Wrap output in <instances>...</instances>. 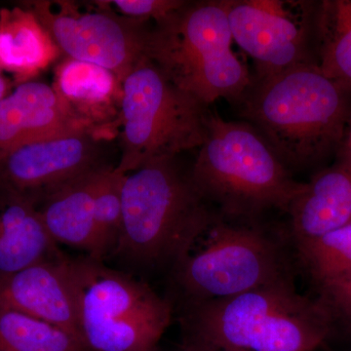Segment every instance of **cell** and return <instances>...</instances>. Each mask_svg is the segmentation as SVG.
Masks as SVG:
<instances>
[{"label":"cell","instance_id":"obj_1","mask_svg":"<svg viewBox=\"0 0 351 351\" xmlns=\"http://www.w3.org/2000/svg\"><path fill=\"white\" fill-rule=\"evenodd\" d=\"M346 93L315 63L252 80L237 101L289 170L304 169L341 147L350 115Z\"/></svg>","mask_w":351,"mask_h":351},{"label":"cell","instance_id":"obj_21","mask_svg":"<svg viewBox=\"0 0 351 351\" xmlns=\"http://www.w3.org/2000/svg\"><path fill=\"white\" fill-rule=\"evenodd\" d=\"M295 248L307 272L321 287L351 271V223Z\"/></svg>","mask_w":351,"mask_h":351},{"label":"cell","instance_id":"obj_22","mask_svg":"<svg viewBox=\"0 0 351 351\" xmlns=\"http://www.w3.org/2000/svg\"><path fill=\"white\" fill-rule=\"evenodd\" d=\"M126 175L114 168L106 170L95 199V254L101 261L114 250L122 223V188ZM92 258V257H91Z\"/></svg>","mask_w":351,"mask_h":351},{"label":"cell","instance_id":"obj_20","mask_svg":"<svg viewBox=\"0 0 351 351\" xmlns=\"http://www.w3.org/2000/svg\"><path fill=\"white\" fill-rule=\"evenodd\" d=\"M61 328L0 304V351H89Z\"/></svg>","mask_w":351,"mask_h":351},{"label":"cell","instance_id":"obj_15","mask_svg":"<svg viewBox=\"0 0 351 351\" xmlns=\"http://www.w3.org/2000/svg\"><path fill=\"white\" fill-rule=\"evenodd\" d=\"M31 196L0 191V277L62 257Z\"/></svg>","mask_w":351,"mask_h":351},{"label":"cell","instance_id":"obj_17","mask_svg":"<svg viewBox=\"0 0 351 351\" xmlns=\"http://www.w3.org/2000/svg\"><path fill=\"white\" fill-rule=\"evenodd\" d=\"M57 46L27 7L0 10V69L15 76L18 85L32 78L57 57Z\"/></svg>","mask_w":351,"mask_h":351},{"label":"cell","instance_id":"obj_19","mask_svg":"<svg viewBox=\"0 0 351 351\" xmlns=\"http://www.w3.org/2000/svg\"><path fill=\"white\" fill-rule=\"evenodd\" d=\"M316 64L328 78L351 91V0L318 4Z\"/></svg>","mask_w":351,"mask_h":351},{"label":"cell","instance_id":"obj_23","mask_svg":"<svg viewBox=\"0 0 351 351\" xmlns=\"http://www.w3.org/2000/svg\"><path fill=\"white\" fill-rule=\"evenodd\" d=\"M184 0H113L108 1L113 5L122 16L134 19L154 20L162 19L171 12L179 8Z\"/></svg>","mask_w":351,"mask_h":351},{"label":"cell","instance_id":"obj_6","mask_svg":"<svg viewBox=\"0 0 351 351\" xmlns=\"http://www.w3.org/2000/svg\"><path fill=\"white\" fill-rule=\"evenodd\" d=\"M121 156L115 170L128 175L152 161L199 149L210 110L143 60L121 83Z\"/></svg>","mask_w":351,"mask_h":351},{"label":"cell","instance_id":"obj_10","mask_svg":"<svg viewBox=\"0 0 351 351\" xmlns=\"http://www.w3.org/2000/svg\"><path fill=\"white\" fill-rule=\"evenodd\" d=\"M233 43L255 64L254 80L315 63L318 4L292 0H226Z\"/></svg>","mask_w":351,"mask_h":351},{"label":"cell","instance_id":"obj_24","mask_svg":"<svg viewBox=\"0 0 351 351\" xmlns=\"http://www.w3.org/2000/svg\"><path fill=\"white\" fill-rule=\"evenodd\" d=\"M321 301L326 304L332 318L341 316L351 325V271L321 286Z\"/></svg>","mask_w":351,"mask_h":351},{"label":"cell","instance_id":"obj_4","mask_svg":"<svg viewBox=\"0 0 351 351\" xmlns=\"http://www.w3.org/2000/svg\"><path fill=\"white\" fill-rule=\"evenodd\" d=\"M214 221L176 158L152 161L124 180L121 228L113 251L145 267H175Z\"/></svg>","mask_w":351,"mask_h":351},{"label":"cell","instance_id":"obj_8","mask_svg":"<svg viewBox=\"0 0 351 351\" xmlns=\"http://www.w3.org/2000/svg\"><path fill=\"white\" fill-rule=\"evenodd\" d=\"M202 246L176 265L189 302L225 299L276 284L291 282L281 245L252 223L215 219Z\"/></svg>","mask_w":351,"mask_h":351},{"label":"cell","instance_id":"obj_7","mask_svg":"<svg viewBox=\"0 0 351 351\" xmlns=\"http://www.w3.org/2000/svg\"><path fill=\"white\" fill-rule=\"evenodd\" d=\"M82 341L94 351H157L172 306L147 284L91 257L69 260Z\"/></svg>","mask_w":351,"mask_h":351},{"label":"cell","instance_id":"obj_2","mask_svg":"<svg viewBox=\"0 0 351 351\" xmlns=\"http://www.w3.org/2000/svg\"><path fill=\"white\" fill-rule=\"evenodd\" d=\"M334 321L322 301L292 281L225 299L189 302L186 351H314Z\"/></svg>","mask_w":351,"mask_h":351},{"label":"cell","instance_id":"obj_9","mask_svg":"<svg viewBox=\"0 0 351 351\" xmlns=\"http://www.w3.org/2000/svg\"><path fill=\"white\" fill-rule=\"evenodd\" d=\"M107 3V1H105ZM80 12L71 2L49 1L24 4L36 15L59 51L69 59L95 64L110 71L120 83L147 58L149 20L134 19L108 11Z\"/></svg>","mask_w":351,"mask_h":351},{"label":"cell","instance_id":"obj_5","mask_svg":"<svg viewBox=\"0 0 351 351\" xmlns=\"http://www.w3.org/2000/svg\"><path fill=\"white\" fill-rule=\"evenodd\" d=\"M232 43L226 0L184 1L151 27L147 58L209 107L219 99L237 101L253 80Z\"/></svg>","mask_w":351,"mask_h":351},{"label":"cell","instance_id":"obj_25","mask_svg":"<svg viewBox=\"0 0 351 351\" xmlns=\"http://www.w3.org/2000/svg\"><path fill=\"white\" fill-rule=\"evenodd\" d=\"M341 157L339 160L345 161V162L351 165V115L348 120V126L343 138V143L341 145Z\"/></svg>","mask_w":351,"mask_h":351},{"label":"cell","instance_id":"obj_13","mask_svg":"<svg viewBox=\"0 0 351 351\" xmlns=\"http://www.w3.org/2000/svg\"><path fill=\"white\" fill-rule=\"evenodd\" d=\"M0 304L61 328L82 341L69 258L63 256L0 277Z\"/></svg>","mask_w":351,"mask_h":351},{"label":"cell","instance_id":"obj_12","mask_svg":"<svg viewBox=\"0 0 351 351\" xmlns=\"http://www.w3.org/2000/svg\"><path fill=\"white\" fill-rule=\"evenodd\" d=\"M78 130H98L80 117L54 85L21 83L0 101V157L22 145Z\"/></svg>","mask_w":351,"mask_h":351},{"label":"cell","instance_id":"obj_16","mask_svg":"<svg viewBox=\"0 0 351 351\" xmlns=\"http://www.w3.org/2000/svg\"><path fill=\"white\" fill-rule=\"evenodd\" d=\"M107 169L101 165L80 176L38 203L44 225L56 243L82 249L93 258L95 199Z\"/></svg>","mask_w":351,"mask_h":351},{"label":"cell","instance_id":"obj_14","mask_svg":"<svg viewBox=\"0 0 351 351\" xmlns=\"http://www.w3.org/2000/svg\"><path fill=\"white\" fill-rule=\"evenodd\" d=\"M287 213L295 245L313 241L351 223L350 164L339 160L304 182Z\"/></svg>","mask_w":351,"mask_h":351},{"label":"cell","instance_id":"obj_18","mask_svg":"<svg viewBox=\"0 0 351 351\" xmlns=\"http://www.w3.org/2000/svg\"><path fill=\"white\" fill-rule=\"evenodd\" d=\"M54 87L80 117L95 127L112 117L115 100L121 99V83L117 76L73 59L60 64Z\"/></svg>","mask_w":351,"mask_h":351},{"label":"cell","instance_id":"obj_3","mask_svg":"<svg viewBox=\"0 0 351 351\" xmlns=\"http://www.w3.org/2000/svg\"><path fill=\"white\" fill-rule=\"evenodd\" d=\"M189 176L207 203L217 205L226 219L243 223L270 210L287 212L304 186L253 126L211 110Z\"/></svg>","mask_w":351,"mask_h":351},{"label":"cell","instance_id":"obj_11","mask_svg":"<svg viewBox=\"0 0 351 351\" xmlns=\"http://www.w3.org/2000/svg\"><path fill=\"white\" fill-rule=\"evenodd\" d=\"M97 130H78L43 138L0 157V191L38 202L60 186L100 167Z\"/></svg>","mask_w":351,"mask_h":351},{"label":"cell","instance_id":"obj_26","mask_svg":"<svg viewBox=\"0 0 351 351\" xmlns=\"http://www.w3.org/2000/svg\"><path fill=\"white\" fill-rule=\"evenodd\" d=\"M10 83L8 80L4 76L3 71L0 69V101L3 100L4 98L10 93Z\"/></svg>","mask_w":351,"mask_h":351}]
</instances>
